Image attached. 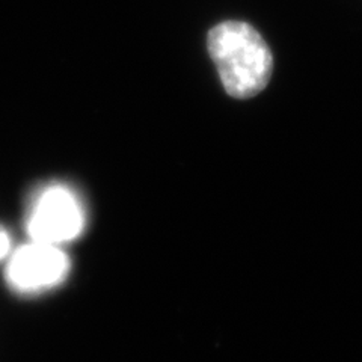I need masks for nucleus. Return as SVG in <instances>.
<instances>
[{"label": "nucleus", "mask_w": 362, "mask_h": 362, "mask_svg": "<svg viewBox=\"0 0 362 362\" xmlns=\"http://www.w3.org/2000/svg\"><path fill=\"white\" fill-rule=\"evenodd\" d=\"M11 249V240L8 233H5L4 230H0V259L5 258Z\"/></svg>", "instance_id": "nucleus-4"}, {"label": "nucleus", "mask_w": 362, "mask_h": 362, "mask_svg": "<svg viewBox=\"0 0 362 362\" xmlns=\"http://www.w3.org/2000/svg\"><path fill=\"white\" fill-rule=\"evenodd\" d=\"M85 214L73 192L61 185L44 189L29 213L28 233L32 242L59 246L82 233Z\"/></svg>", "instance_id": "nucleus-2"}, {"label": "nucleus", "mask_w": 362, "mask_h": 362, "mask_svg": "<svg viewBox=\"0 0 362 362\" xmlns=\"http://www.w3.org/2000/svg\"><path fill=\"white\" fill-rule=\"evenodd\" d=\"M207 45L230 95L249 98L267 86L274 59L263 37L247 23L225 21L214 26L209 33Z\"/></svg>", "instance_id": "nucleus-1"}, {"label": "nucleus", "mask_w": 362, "mask_h": 362, "mask_svg": "<svg viewBox=\"0 0 362 362\" xmlns=\"http://www.w3.org/2000/svg\"><path fill=\"white\" fill-rule=\"evenodd\" d=\"M70 270V259L59 246L32 242L21 246L11 257L6 267L9 287L33 294L59 286Z\"/></svg>", "instance_id": "nucleus-3"}]
</instances>
